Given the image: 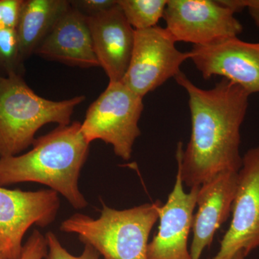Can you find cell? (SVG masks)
<instances>
[{"label":"cell","instance_id":"1","mask_svg":"<svg viewBox=\"0 0 259 259\" xmlns=\"http://www.w3.org/2000/svg\"><path fill=\"white\" fill-rule=\"evenodd\" d=\"M188 94L192 122L186 149L179 142L176 158L183 185L199 187L223 172H238L241 127L250 94L223 79L210 90L196 86L182 71L175 77Z\"/></svg>","mask_w":259,"mask_h":259},{"label":"cell","instance_id":"2","mask_svg":"<svg viewBox=\"0 0 259 259\" xmlns=\"http://www.w3.org/2000/svg\"><path fill=\"white\" fill-rule=\"evenodd\" d=\"M90 145L81 134L80 122L59 125L35 139L28 152L0 158V187L41 184L64 196L74 208H85L88 202L78 184Z\"/></svg>","mask_w":259,"mask_h":259},{"label":"cell","instance_id":"3","mask_svg":"<svg viewBox=\"0 0 259 259\" xmlns=\"http://www.w3.org/2000/svg\"><path fill=\"white\" fill-rule=\"evenodd\" d=\"M162 204L157 200L119 210L102 203L97 219L76 213L61 223L60 230L77 235L104 259H148L150 233Z\"/></svg>","mask_w":259,"mask_h":259},{"label":"cell","instance_id":"4","mask_svg":"<svg viewBox=\"0 0 259 259\" xmlns=\"http://www.w3.org/2000/svg\"><path fill=\"white\" fill-rule=\"evenodd\" d=\"M83 95L54 101L39 96L21 75L0 76V158L18 156L35 141L40 127L49 123L71 124L75 108Z\"/></svg>","mask_w":259,"mask_h":259},{"label":"cell","instance_id":"5","mask_svg":"<svg viewBox=\"0 0 259 259\" xmlns=\"http://www.w3.org/2000/svg\"><path fill=\"white\" fill-rule=\"evenodd\" d=\"M142 97L122 82H109L89 107L81 132L89 144L101 140L110 144L116 156L127 161L141 135L139 122L144 105Z\"/></svg>","mask_w":259,"mask_h":259},{"label":"cell","instance_id":"6","mask_svg":"<svg viewBox=\"0 0 259 259\" xmlns=\"http://www.w3.org/2000/svg\"><path fill=\"white\" fill-rule=\"evenodd\" d=\"M166 28L156 26L135 30L134 49L122 82L144 98L181 72L180 66L190 59V52L177 49Z\"/></svg>","mask_w":259,"mask_h":259},{"label":"cell","instance_id":"7","mask_svg":"<svg viewBox=\"0 0 259 259\" xmlns=\"http://www.w3.org/2000/svg\"><path fill=\"white\" fill-rule=\"evenodd\" d=\"M235 12L212 0H168L163 18L175 42L203 46L238 36L243 26Z\"/></svg>","mask_w":259,"mask_h":259},{"label":"cell","instance_id":"8","mask_svg":"<svg viewBox=\"0 0 259 259\" xmlns=\"http://www.w3.org/2000/svg\"><path fill=\"white\" fill-rule=\"evenodd\" d=\"M59 207V194L50 189L25 192L0 187V248L7 259L20 258L29 228L49 226Z\"/></svg>","mask_w":259,"mask_h":259},{"label":"cell","instance_id":"9","mask_svg":"<svg viewBox=\"0 0 259 259\" xmlns=\"http://www.w3.org/2000/svg\"><path fill=\"white\" fill-rule=\"evenodd\" d=\"M231 212L219 250L209 259H231L240 251L247 257L259 248V146L243 156Z\"/></svg>","mask_w":259,"mask_h":259},{"label":"cell","instance_id":"10","mask_svg":"<svg viewBox=\"0 0 259 259\" xmlns=\"http://www.w3.org/2000/svg\"><path fill=\"white\" fill-rule=\"evenodd\" d=\"M190 59L204 79L221 76L250 95L259 93V42H245L234 37L193 46Z\"/></svg>","mask_w":259,"mask_h":259},{"label":"cell","instance_id":"11","mask_svg":"<svg viewBox=\"0 0 259 259\" xmlns=\"http://www.w3.org/2000/svg\"><path fill=\"white\" fill-rule=\"evenodd\" d=\"M199 187L187 193L177 170L173 190L160 209L157 233L148 243V259H191L188 239Z\"/></svg>","mask_w":259,"mask_h":259},{"label":"cell","instance_id":"12","mask_svg":"<svg viewBox=\"0 0 259 259\" xmlns=\"http://www.w3.org/2000/svg\"><path fill=\"white\" fill-rule=\"evenodd\" d=\"M87 19L95 56L109 82L122 81L132 56L134 29L118 4Z\"/></svg>","mask_w":259,"mask_h":259},{"label":"cell","instance_id":"13","mask_svg":"<svg viewBox=\"0 0 259 259\" xmlns=\"http://www.w3.org/2000/svg\"><path fill=\"white\" fill-rule=\"evenodd\" d=\"M238 172H223L199 187L194 215L191 259H200L212 244L214 234L232 212L238 187Z\"/></svg>","mask_w":259,"mask_h":259},{"label":"cell","instance_id":"14","mask_svg":"<svg viewBox=\"0 0 259 259\" xmlns=\"http://www.w3.org/2000/svg\"><path fill=\"white\" fill-rule=\"evenodd\" d=\"M35 54L47 60L69 66H100L87 16L71 5L37 47Z\"/></svg>","mask_w":259,"mask_h":259},{"label":"cell","instance_id":"15","mask_svg":"<svg viewBox=\"0 0 259 259\" xmlns=\"http://www.w3.org/2000/svg\"><path fill=\"white\" fill-rule=\"evenodd\" d=\"M71 7L66 0H25L16 30L20 56L25 60L35 51Z\"/></svg>","mask_w":259,"mask_h":259},{"label":"cell","instance_id":"16","mask_svg":"<svg viewBox=\"0 0 259 259\" xmlns=\"http://www.w3.org/2000/svg\"><path fill=\"white\" fill-rule=\"evenodd\" d=\"M168 0H117L126 20L134 30L156 26L163 18Z\"/></svg>","mask_w":259,"mask_h":259},{"label":"cell","instance_id":"17","mask_svg":"<svg viewBox=\"0 0 259 259\" xmlns=\"http://www.w3.org/2000/svg\"><path fill=\"white\" fill-rule=\"evenodd\" d=\"M22 61L16 29L0 28V64L8 74L18 73Z\"/></svg>","mask_w":259,"mask_h":259},{"label":"cell","instance_id":"18","mask_svg":"<svg viewBox=\"0 0 259 259\" xmlns=\"http://www.w3.org/2000/svg\"><path fill=\"white\" fill-rule=\"evenodd\" d=\"M45 236L48 243V251L42 259H101V255L92 245L83 244L84 248L82 253L76 256L71 254L63 247L59 238L53 232H48Z\"/></svg>","mask_w":259,"mask_h":259},{"label":"cell","instance_id":"19","mask_svg":"<svg viewBox=\"0 0 259 259\" xmlns=\"http://www.w3.org/2000/svg\"><path fill=\"white\" fill-rule=\"evenodd\" d=\"M24 0H0V28L16 29Z\"/></svg>","mask_w":259,"mask_h":259},{"label":"cell","instance_id":"20","mask_svg":"<svg viewBox=\"0 0 259 259\" xmlns=\"http://www.w3.org/2000/svg\"><path fill=\"white\" fill-rule=\"evenodd\" d=\"M48 243L46 236L40 231L34 230L23 245L19 259H42L47 255Z\"/></svg>","mask_w":259,"mask_h":259},{"label":"cell","instance_id":"21","mask_svg":"<svg viewBox=\"0 0 259 259\" xmlns=\"http://www.w3.org/2000/svg\"><path fill=\"white\" fill-rule=\"evenodd\" d=\"M71 6L79 10L85 16H93L117 5V0H77L70 1Z\"/></svg>","mask_w":259,"mask_h":259},{"label":"cell","instance_id":"22","mask_svg":"<svg viewBox=\"0 0 259 259\" xmlns=\"http://www.w3.org/2000/svg\"><path fill=\"white\" fill-rule=\"evenodd\" d=\"M245 258H246V256H245L244 253L242 251H240L233 255L231 259H245Z\"/></svg>","mask_w":259,"mask_h":259},{"label":"cell","instance_id":"23","mask_svg":"<svg viewBox=\"0 0 259 259\" xmlns=\"http://www.w3.org/2000/svg\"><path fill=\"white\" fill-rule=\"evenodd\" d=\"M0 259H7L6 257L4 255V253L2 251L1 248H0Z\"/></svg>","mask_w":259,"mask_h":259}]
</instances>
